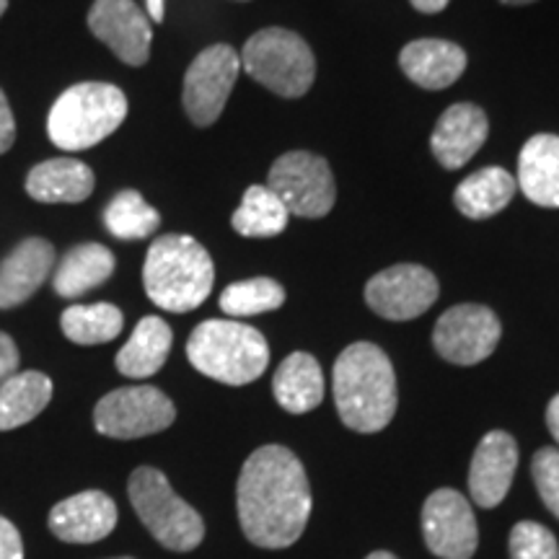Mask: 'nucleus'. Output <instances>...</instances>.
Segmentation results:
<instances>
[{"instance_id": "nucleus-1", "label": "nucleus", "mask_w": 559, "mask_h": 559, "mask_svg": "<svg viewBox=\"0 0 559 559\" xmlns=\"http://www.w3.org/2000/svg\"><path fill=\"white\" fill-rule=\"evenodd\" d=\"M236 502L243 536L254 547H290L311 515V487L304 464L285 445H262L243 464Z\"/></svg>"}, {"instance_id": "nucleus-2", "label": "nucleus", "mask_w": 559, "mask_h": 559, "mask_svg": "<svg viewBox=\"0 0 559 559\" xmlns=\"http://www.w3.org/2000/svg\"><path fill=\"white\" fill-rule=\"evenodd\" d=\"M334 404L355 432H379L396 412V376L379 345L355 342L334 362Z\"/></svg>"}, {"instance_id": "nucleus-3", "label": "nucleus", "mask_w": 559, "mask_h": 559, "mask_svg": "<svg viewBox=\"0 0 559 559\" xmlns=\"http://www.w3.org/2000/svg\"><path fill=\"white\" fill-rule=\"evenodd\" d=\"M213 283V260L192 236L169 234L151 243L143 264V285L158 309L171 313L200 309Z\"/></svg>"}, {"instance_id": "nucleus-4", "label": "nucleus", "mask_w": 559, "mask_h": 559, "mask_svg": "<svg viewBox=\"0 0 559 559\" xmlns=\"http://www.w3.org/2000/svg\"><path fill=\"white\" fill-rule=\"evenodd\" d=\"M187 358L207 379L243 386L267 370L270 347L254 326L234 319H207L190 334Z\"/></svg>"}, {"instance_id": "nucleus-5", "label": "nucleus", "mask_w": 559, "mask_h": 559, "mask_svg": "<svg viewBox=\"0 0 559 559\" xmlns=\"http://www.w3.org/2000/svg\"><path fill=\"white\" fill-rule=\"evenodd\" d=\"M128 117V96L111 83L86 81L62 91L47 117L55 148L75 153L99 145Z\"/></svg>"}, {"instance_id": "nucleus-6", "label": "nucleus", "mask_w": 559, "mask_h": 559, "mask_svg": "<svg viewBox=\"0 0 559 559\" xmlns=\"http://www.w3.org/2000/svg\"><path fill=\"white\" fill-rule=\"evenodd\" d=\"M128 495L138 519L151 531L160 547L171 551H192L205 539V523L192 506L174 492L166 474L153 466L132 472Z\"/></svg>"}, {"instance_id": "nucleus-7", "label": "nucleus", "mask_w": 559, "mask_h": 559, "mask_svg": "<svg viewBox=\"0 0 559 559\" xmlns=\"http://www.w3.org/2000/svg\"><path fill=\"white\" fill-rule=\"evenodd\" d=\"M239 58L241 68L251 79L285 99L304 96L317 75V60H313L306 39H300L296 32L280 29V26L257 32L243 45Z\"/></svg>"}, {"instance_id": "nucleus-8", "label": "nucleus", "mask_w": 559, "mask_h": 559, "mask_svg": "<svg viewBox=\"0 0 559 559\" xmlns=\"http://www.w3.org/2000/svg\"><path fill=\"white\" fill-rule=\"evenodd\" d=\"M267 187L277 194L285 210L298 218H321L330 213L337 198L330 164L309 151L280 156L270 169Z\"/></svg>"}, {"instance_id": "nucleus-9", "label": "nucleus", "mask_w": 559, "mask_h": 559, "mask_svg": "<svg viewBox=\"0 0 559 559\" xmlns=\"http://www.w3.org/2000/svg\"><path fill=\"white\" fill-rule=\"evenodd\" d=\"M177 407L156 386H124L109 391L94 409V425L102 436L135 440L171 428Z\"/></svg>"}, {"instance_id": "nucleus-10", "label": "nucleus", "mask_w": 559, "mask_h": 559, "mask_svg": "<svg viewBox=\"0 0 559 559\" xmlns=\"http://www.w3.org/2000/svg\"><path fill=\"white\" fill-rule=\"evenodd\" d=\"M241 73V58L234 47L213 45L202 50L185 75V102L187 117L198 128H210L218 122L226 109V102Z\"/></svg>"}, {"instance_id": "nucleus-11", "label": "nucleus", "mask_w": 559, "mask_h": 559, "mask_svg": "<svg viewBox=\"0 0 559 559\" xmlns=\"http://www.w3.org/2000/svg\"><path fill=\"white\" fill-rule=\"evenodd\" d=\"M502 334L498 313L487 306L461 304L438 319L432 345L453 366H477L495 353Z\"/></svg>"}, {"instance_id": "nucleus-12", "label": "nucleus", "mask_w": 559, "mask_h": 559, "mask_svg": "<svg viewBox=\"0 0 559 559\" xmlns=\"http://www.w3.org/2000/svg\"><path fill=\"white\" fill-rule=\"evenodd\" d=\"M425 544L440 559H472L479 544L469 500L456 489H436L423 508Z\"/></svg>"}, {"instance_id": "nucleus-13", "label": "nucleus", "mask_w": 559, "mask_h": 559, "mask_svg": "<svg viewBox=\"0 0 559 559\" xmlns=\"http://www.w3.org/2000/svg\"><path fill=\"white\" fill-rule=\"evenodd\" d=\"M438 280L419 264H396L368 280L366 300L379 317L409 321L423 317L436 304Z\"/></svg>"}, {"instance_id": "nucleus-14", "label": "nucleus", "mask_w": 559, "mask_h": 559, "mask_svg": "<svg viewBox=\"0 0 559 559\" xmlns=\"http://www.w3.org/2000/svg\"><path fill=\"white\" fill-rule=\"evenodd\" d=\"M88 29L104 41L124 66L140 68L151 58V19L135 0H94L88 11Z\"/></svg>"}, {"instance_id": "nucleus-15", "label": "nucleus", "mask_w": 559, "mask_h": 559, "mask_svg": "<svg viewBox=\"0 0 559 559\" xmlns=\"http://www.w3.org/2000/svg\"><path fill=\"white\" fill-rule=\"evenodd\" d=\"M519 466V445L502 430L487 432L474 451L469 469V492L479 508H495L506 500Z\"/></svg>"}, {"instance_id": "nucleus-16", "label": "nucleus", "mask_w": 559, "mask_h": 559, "mask_svg": "<svg viewBox=\"0 0 559 559\" xmlns=\"http://www.w3.org/2000/svg\"><path fill=\"white\" fill-rule=\"evenodd\" d=\"M47 526L60 542L68 544L102 542L117 526V506L109 495L88 489V492H79L58 502L50 510Z\"/></svg>"}, {"instance_id": "nucleus-17", "label": "nucleus", "mask_w": 559, "mask_h": 559, "mask_svg": "<svg viewBox=\"0 0 559 559\" xmlns=\"http://www.w3.org/2000/svg\"><path fill=\"white\" fill-rule=\"evenodd\" d=\"M55 264H58V254L50 241L37 239V236L21 241L0 262V311L26 304L47 283Z\"/></svg>"}, {"instance_id": "nucleus-18", "label": "nucleus", "mask_w": 559, "mask_h": 559, "mask_svg": "<svg viewBox=\"0 0 559 559\" xmlns=\"http://www.w3.org/2000/svg\"><path fill=\"white\" fill-rule=\"evenodd\" d=\"M487 130V117L477 104H453L443 111L436 130H432V156L445 169H461L485 145Z\"/></svg>"}, {"instance_id": "nucleus-19", "label": "nucleus", "mask_w": 559, "mask_h": 559, "mask_svg": "<svg viewBox=\"0 0 559 559\" xmlns=\"http://www.w3.org/2000/svg\"><path fill=\"white\" fill-rule=\"evenodd\" d=\"M407 79L428 91L449 88L466 68V52L445 39H415L400 52Z\"/></svg>"}, {"instance_id": "nucleus-20", "label": "nucleus", "mask_w": 559, "mask_h": 559, "mask_svg": "<svg viewBox=\"0 0 559 559\" xmlns=\"http://www.w3.org/2000/svg\"><path fill=\"white\" fill-rule=\"evenodd\" d=\"M94 171L79 158H50L34 166L26 177V194L45 205L83 202L94 192Z\"/></svg>"}, {"instance_id": "nucleus-21", "label": "nucleus", "mask_w": 559, "mask_h": 559, "mask_svg": "<svg viewBox=\"0 0 559 559\" xmlns=\"http://www.w3.org/2000/svg\"><path fill=\"white\" fill-rule=\"evenodd\" d=\"M523 194L542 207H559V138L534 135L523 145L519 158V179Z\"/></svg>"}, {"instance_id": "nucleus-22", "label": "nucleus", "mask_w": 559, "mask_h": 559, "mask_svg": "<svg viewBox=\"0 0 559 559\" xmlns=\"http://www.w3.org/2000/svg\"><path fill=\"white\" fill-rule=\"evenodd\" d=\"M272 394L290 415H306L324 400V373L309 353H293L280 362L272 381Z\"/></svg>"}, {"instance_id": "nucleus-23", "label": "nucleus", "mask_w": 559, "mask_h": 559, "mask_svg": "<svg viewBox=\"0 0 559 559\" xmlns=\"http://www.w3.org/2000/svg\"><path fill=\"white\" fill-rule=\"evenodd\" d=\"M171 326L160 317H145L138 321L135 332L117 353V370L128 379H151L164 368L171 353Z\"/></svg>"}, {"instance_id": "nucleus-24", "label": "nucleus", "mask_w": 559, "mask_h": 559, "mask_svg": "<svg viewBox=\"0 0 559 559\" xmlns=\"http://www.w3.org/2000/svg\"><path fill=\"white\" fill-rule=\"evenodd\" d=\"M115 272V254L104 243H81L55 264L52 288L62 298H81L99 288Z\"/></svg>"}, {"instance_id": "nucleus-25", "label": "nucleus", "mask_w": 559, "mask_h": 559, "mask_svg": "<svg viewBox=\"0 0 559 559\" xmlns=\"http://www.w3.org/2000/svg\"><path fill=\"white\" fill-rule=\"evenodd\" d=\"M52 400L50 376L39 370H21L0 383V432L32 423Z\"/></svg>"}, {"instance_id": "nucleus-26", "label": "nucleus", "mask_w": 559, "mask_h": 559, "mask_svg": "<svg viewBox=\"0 0 559 559\" xmlns=\"http://www.w3.org/2000/svg\"><path fill=\"white\" fill-rule=\"evenodd\" d=\"M515 179L500 166H487V169L474 171L456 187L453 202L461 210V215L472 221H485L498 215L500 210L510 205L515 194Z\"/></svg>"}, {"instance_id": "nucleus-27", "label": "nucleus", "mask_w": 559, "mask_h": 559, "mask_svg": "<svg viewBox=\"0 0 559 559\" xmlns=\"http://www.w3.org/2000/svg\"><path fill=\"white\" fill-rule=\"evenodd\" d=\"M288 221L290 213L267 185L249 187L239 210L230 218L236 234L247 236V239H272V236L283 234Z\"/></svg>"}, {"instance_id": "nucleus-28", "label": "nucleus", "mask_w": 559, "mask_h": 559, "mask_svg": "<svg viewBox=\"0 0 559 559\" xmlns=\"http://www.w3.org/2000/svg\"><path fill=\"white\" fill-rule=\"evenodd\" d=\"M122 326V311L111 304L70 306L60 317L62 334L75 345H104L120 337Z\"/></svg>"}, {"instance_id": "nucleus-29", "label": "nucleus", "mask_w": 559, "mask_h": 559, "mask_svg": "<svg viewBox=\"0 0 559 559\" xmlns=\"http://www.w3.org/2000/svg\"><path fill=\"white\" fill-rule=\"evenodd\" d=\"M104 226L115 239L120 241H140L148 239L160 226V215L143 200L135 190L117 192L104 210Z\"/></svg>"}, {"instance_id": "nucleus-30", "label": "nucleus", "mask_w": 559, "mask_h": 559, "mask_svg": "<svg viewBox=\"0 0 559 559\" xmlns=\"http://www.w3.org/2000/svg\"><path fill=\"white\" fill-rule=\"evenodd\" d=\"M283 304H285L283 285L270 277L241 280V283L228 285V288L221 293V311L230 319L257 317V313L275 311Z\"/></svg>"}, {"instance_id": "nucleus-31", "label": "nucleus", "mask_w": 559, "mask_h": 559, "mask_svg": "<svg viewBox=\"0 0 559 559\" xmlns=\"http://www.w3.org/2000/svg\"><path fill=\"white\" fill-rule=\"evenodd\" d=\"M510 559H559V544L547 526L521 521L510 531Z\"/></svg>"}, {"instance_id": "nucleus-32", "label": "nucleus", "mask_w": 559, "mask_h": 559, "mask_svg": "<svg viewBox=\"0 0 559 559\" xmlns=\"http://www.w3.org/2000/svg\"><path fill=\"white\" fill-rule=\"evenodd\" d=\"M531 474H534V485L539 489L542 502L555 519H559V449L536 451L534 461H531Z\"/></svg>"}, {"instance_id": "nucleus-33", "label": "nucleus", "mask_w": 559, "mask_h": 559, "mask_svg": "<svg viewBox=\"0 0 559 559\" xmlns=\"http://www.w3.org/2000/svg\"><path fill=\"white\" fill-rule=\"evenodd\" d=\"M0 559H24V542L19 528L0 515Z\"/></svg>"}, {"instance_id": "nucleus-34", "label": "nucleus", "mask_w": 559, "mask_h": 559, "mask_svg": "<svg viewBox=\"0 0 559 559\" xmlns=\"http://www.w3.org/2000/svg\"><path fill=\"white\" fill-rule=\"evenodd\" d=\"M13 143H16V120H13L9 96L0 88V156L9 153Z\"/></svg>"}, {"instance_id": "nucleus-35", "label": "nucleus", "mask_w": 559, "mask_h": 559, "mask_svg": "<svg viewBox=\"0 0 559 559\" xmlns=\"http://www.w3.org/2000/svg\"><path fill=\"white\" fill-rule=\"evenodd\" d=\"M19 373V347L9 334L0 332V383Z\"/></svg>"}, {"instance_id": "nucleus-36", "label": "nucleus", "mask_w": 559, "mask_h": 559, "mask_svg": "<svg viewBox=\"0 0 559 559\" xmlns=\"http://www.w3.org/2000/svg\"><path fill=\"white\" fill-rule=\"evenodd\" d=\"M547 425H549V432L555 436L557 449H559V394L549 402V407H547Z\"/></svg>"}, {"instance_id": "nucleus-37", "label": "nucleus", "mask_w": 559, "mask_h": 559, "mask_svg": "<svg viewBox=\"0 0 559 559\" xmlns=\"http://www.w3.org/2000/svg\"><path fill=\"white\" fill-rule=\"evenodd\" d=\"M412 5L423 13H438L449 5V0H412Z\"/></svg>"}, {"instance_id": "nucleus-38", "label": "nucleus", "mask_w": 559, "mask_h": 559, "mask_svg": "<svg viewBox=\"0 0 559 559\" xmlns=\"http://www.w3.org/2000/svg\"><path fill=\"white\" fill-rule=\"evenodd\" d=\"M164 3H166V0H145V9H148V16H151V21H156V24H160V21H164Z\"/></svg>"}, {"instance_id": "nucleus-39", "label": "nucleus", "mask_w": 559, "mask_h": 559, "mask_svg": "<svg viewBox=\"0 0 559 559\" xmlns=\"http://www.w3.org/2000/svg\"><path fill=\"white\" fill-rule=\"evenodd\" d=\"M366 559H400V557H394L391 551H373V555H368Z\"/></svg>"}, {"instance_id": "nucleus-40", "label": "nucleus", "mask_w": 559, "mask_h": 559, "mask_svg": "<svg viewBox=\"0 0 559 559\" xmlns=\"http://www.w3.org/2000/svg\"><path fill=\"white\" fill-rule=\"evenodd\" d=\"M508 5H526V3H536V0H502Z\"/></svg>"}, {"instance_id": "nucleus-41", "label": "nucleus", "mask_w": 559, "mask_h": 559, "mask_svg": "<svg viewBox=\"0 0 559 559\" xmlns=\"http://www.w3.org/2000/svg\"><path fill=\"white\" fill-rule=\"evenodd\" d=\"M5 9H9V0H0V16H3Z\"/></svg>"}, {"instance_id": "nucleus-42", "label": "nucleus", "mask_w": 559, "mask_h": 559, "mask_svg": "<svg viewBox=\"0 0 559 559\" xmlns=\"http://www.w3.org/2000/svg\"><path fill=\"white\" fill-rule=\"evenodd\" d=\"M117 559H132V557H117Z\"/></svg>"}]
</instances>
